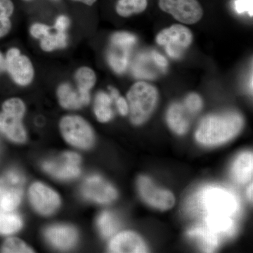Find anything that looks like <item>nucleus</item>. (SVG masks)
Wrapping results in <instances>:
<instances>
[{"mask_svg": "<svg viewBox=\"0 0 253 253\" xmlns=\"http://www.w3.org/2000/svg\"><path fill=\"white\" fill-rule=\"evenodd\" d=\"M186 211L194 217H229L239 215L241 204L239 197L231 190L217 185L200 189L188 200Z\"/></svg>", "mask_w": 253, "mask_h": 253, "instance_id": "obj_1", "label": "nucleus"}, {"mask_svg": "<svg viewBox=\"0 0 253 253\" xmlns=\"http://www.w3.org/2000/svg\"><path fill=\"white\" fill-rule=\"evenodd\" d=\"M244 126V118L236 112L204 118L196 132V140L205 146H217L231 140Z\"/></svg>", "mask_w": 253, "mask_h": 253, "instance_id": "obj_2", "label": "nucleus"}, {"mask_svg": "<svg viewBox=\"0 0 253 253\" xmlns=\"http://www.w3.org/2000/svg\"><path fill=\"white\" fill-rule=\"evenodd\" d=\"M126 99L131 122L140 126L154 112L158 100V90L146 82H137L131 86Z\"/></svg>", "mask_w": 253, "mask_h": 253, "instance_id": "obj_3", "label": "nucleus"}, {"mask_svg": "<svg viewBox=\"0 0 253 253\" xmlns=\"http://www.w3.org/2000/svg\"><path fill=\"white\" fill-rule=\"evenodd\" d=\"M1 108L0 131L14 142H24L27 136L22 123L26 112L24 102L19 98H11L3 103Z\"/></svg>", "mask_w": 253, "mask_h": 253, "instance_id": "obj_4", "label": "nucleus"}, {"mask_svg": "<svg viewBox=\"0 0 253 253\" xmlns=\"http://www.w3.org/2000/svg\"><path fill=\"white\" fill-rule=\"evenodd\" d=\"M59 126L61 134L68 144L84 149H89L94 144V134L92 128L81 116H64Z\"/></svg>", "mask_w": 253, "mask_h": 253, "instance_id": "obj_5", "label": "nucleus"}, {"mask_svg": "<svg viewBox=\"0 0 253 253\" xmlns=\"http://www.w3.org/2000/svg\"><path fill=\"white\" fill-rule=\"evenodd\" d=\"M156 40L158 44L166 47V52L170 57L178 59L183 51L192 44L194 36L186 26L174 24L160 32Z\"/></svg>", "mask_w": 253, "mask_h": 253, "instance_id": "obj_6", "label": "nucleus"}, {"mask_svg": "<svg viewBox=\"0 0 253 253\" xmlns=\"http://www.w3.org/2000/svg\"><path fill=\"white\" fill-rule=\"evenodd\" d=\"M6 72L11 81L20 86L31 84L35 78V68L31 60L17 47H11L5 54Z\"/></svg>", "mask_w": 253, "mask_h": 253, "instance_id": "obj_7", "label": "nucleus"}, {"mask_svg": "<svg viewBox=\"0 0 253 253\" xmlns=\"http://www.w3.org/2000/svg\"><path fill=\"white\" fill-rule=\"evenodd\" d=\"M24 176L17 170L8 171L0 177V211L12 212L22 199Z\"/></svg>", "mask_w": 253, "mask_h": 253, "instance_id": "obj_8", "label": "nucleus"}, {"mask_svg": "<svg viewBox=\"0 0 253 253\" xmlns=\"http://www.w3.org/2000/svg\"><path fill=\"white\" fill-rule=\"evenodd\" d=\"M158 5L164 12L184 24H195L204 16V9L198 0H158Z\"/></svg>", "mask_w": 253, "mask_h": 253, "instance_id": "obj_9", "label": "nucleus"}, {"mask_svg": "<svg viewBox=\"0 0 253 253\" xmlns=\"http://www.w3.org/2000/svg\"><path fill=\"white\" fill-rule=\"evenodd\" d=\"M137 186L141 198L149 206L162 211L170 209L174 206L175 199L172 193L157 187L147 176H140Z\"/></svg>", "mask_w": 253, "mask_h": 253, "instance_id": "obj_10", "label": "nucleus"}, {"mask_svg": "<svg viewBox=\"0 0 253 253\" xmlns=\"http://www.w3.org/2000/svg\"><path fill=\"white\" fill-rule=\"evenodd\" d=\"M81 158L73 152H66L60 157L43 163L42 168L51 176L61 179L77 177L81 173Z\"/></svg>", "mask_w": 253, "mask_h": 253, "instance_id": "obj_11", "label": "nucleus"}, {"mask_svg": "<svg viewBox=\"0 0 253 253\" xmlns=\"http://www.w3.org/2000/svg\"><path fill=\"white\" fill-rule=\"evenodd\" d=\"M29 198L35 209L43 215L52 214L60 205L57 193L40 182L35 183L31 186Z\"/></svg>", "mask_w": 253, "mask_h": 253, "instance_id": "obj_12", "label": "nucleus"}, {"mask_svg": "<svg viewBox=\"0 0 253 253\" xmlns=\"http://www.w3.org/2000/svg\"><path fill=\"white\" fill-rule=\"evenodd\" d=\"M82 194L86 199L99 204H109L117 198L115 188L101 176H89L82 186Z\"/></svg>", "mask_w": 253, "mask_h": 253, "instance_id": "obj_13", "label": "nucleus"}, {"mask_svg": "<svg viewBox=\"0 0 253 253\" xmlns=\"http://www.w3.org/2000/svg\"><path fill=\"white\" fill-rule=\"evenodd\" d=\"M59 104L63 109L78 110L90 102V92H84L74 88L69 83H63L57 88Z\"/></svg>", "mask_w": 253, "mask_h": 253, "instance_id": "obj_14", "label": "nucleus"}, {"mask_svg": "<svg viewBox=\"0 0 253 253\" xmlns=\"http://www.w3.org/2000/svg\"><path fill=\"white\" fill-rule=\"evenodd\" d=\"M109 252L141 253L148 252L142 239L132 231H123L116 234L109 243Z\"/></svg>", "mask_w": 253, "mask_h": 253, "instance_id": "obj_15", "label": "nucleus"}, {"mask_svg": "<svg viewBox=\"0 0 253 253\" xmlns=\"http://www.w3.org/2000/svg\"><path fill=\"white\" fill-rule=\"evenodd\" d=\"M45 236L50 244L61 250L71 249L78 239L76 229L68 225L51 226L46 231Z\"/></svg>", "mask_w": 253, "mask_h": 253, "instance_id": "obj_16", "label": "nucleus"}, {"mask_svg": "<svg viewBox=\"0 0 253 253\" xmlns=\"http://www.w3.org/2000/svg\"><path fill=\"white\" fill-rule=\"evenodd\" d=\"M187 235L191 239L197 241L201 249L206 253L214 252L221 241L220 238L217 234L202 223L191 228L188 231Z\"/></svg>", "mask_w": 253, "mask_h": 253, "instance_id": "obj_17", "label": "nucleus"}, {"mask_svg": "<svg viewBox=\"0 0 253 253\" xmlns=\"http://www.w3.org/2000/svg\"><path fill=\"white\" fill-rule=\"evenodd\" d=\"M189 115L184 104L176 103L171 105L167 113L168 126L179 135L185 134L189 128Z\"/></svg>", "mask_w": 253, "mask_h": 253, "instance_id": "obj_18", "label": "nucleus"}, {"mask_svg": "<svg viewBox=\"0 0 253 253\" xmlns=\"http://www.w3.org/2000/svg\"><path fill=\"white\" fill-rule=\"evenodd\" d=\"M253 173V155L252 152L240 154L233 164L231 174L238 184H244L252 179Z\"/></svg>", "mask_w": 253, "mask_h": 253, "instance_id": "obj_19", "label": "nucleus"}, {"mask_svg": "<svg viewBox=\"0 0 253 253\" xmlns=\"http://www.w3.org/2000/svg\"><path fill=\"white\" fill-rule=\"evenodd\" d=\"M131 47L111 44L107 52V59L110 66L118 74L126 71L129 62V51Z\"/></svg>", "mask_w": 253, "mask_h": 253, "instance_id": "obj_20", "label": "nucleus"}, {"mask_svg": "<svg viewBox=\"0 0 253 253\" xmlns=\"http://www.w3.org/2000/svg\"><path fill=\"white\" fill-rule=\"evenodd\" d=\"M113 99L111 95L99 91L96 95L94 111L98 121L101 123H107L113 118V112L111 109Z\"/></svg>", "mask_w": 253, "mask_h": 253, "instance_id": "obj_21", "label": "nucleus"}, {"mask_svg": "<svg viewBox=\"0 0 253 253\" xmlns=\"http://www.w3.org/2000/svg\"><path fill=\"white\" fill-rule=\"evenodd\" d=\"M148 6V0H118L116 11L119 16L126 18L144 12Z\"/></svg>", "mask_w": 253, "mask_h": 253, "instance_id": "obj_22", "label": "nucleus"}, {"mask_svg": "<svg viewBox=\"0 0 253 253\" xmlns=\"http://www.w3.org/2000/svg\"><path fill=\"white\" fill-rule=\"evenodd\" d=\"M76 87L84 92H90L96 83V76L94 70L87 66L78 68L74 75Z\"/></svg>", "mask_w": 253, "mask_h": 253, "instance_id": "obj_23", "label": "nucleus"}, {"mask_svg": "<svg viewBox=\"0 0 253 253\" xmlns=\"http://www.w3.org/2000/svg\"><path fill=\"white\" fill-rule=\"evenodd\" d=\"M40 46L42 51L51 52L56 49L66 48L68 44V37L66 33H50L40 40Z\"/></svg>", "mask_w": 253, "mask_h": 253, "instance_id": "obj_24", "label": "nucleus"}, {"mask_svg": "<svg viewBox=\"0 0 253 253\" xmlns=\"http://www.w3.org/2000/svg\"><path fill=\"white\" fill-rule=\"evenodd\" d=\"M22 219L18 214L0 211V234L10 235L22 227Z\"/></svg>", "mask_w": 253, "mask_h": 253, "instance_id": "obj_25", "label": "nucleus"}, {"mask_svg": "<svg viewBox=\"0 0 253 253\" xmlns=\"http://www.w3.org/2000/svg\"><path fill=\"white\" fill-rule=\"evenodd\" d=\"M97 225L101 235L104 238H109L117 232L120 222L113 213L105 211L98 218Z\"/></svg>", "mask_w": 253, "mask_h": 253, "instance_id": "obj_26", "label": "nucleus"}, {"mask_svg": "<svg viewBox=\"0 0 253 253\" xmlns=\"http://www.w3.org/2000/svg\"><path fill=\"white\" fill-rule=\"evenodd\" d=\"M2 253H33L34 251L28 247L21 239L17 238H10L3 244L1 248Z\"/></svg>", "mask_w": 253, "mask_h": 253, "instance_id": "obj_27", "label": "nucleus"}, {"mask_svg": "<svg viewBox=\"0 0 253 253\" xmlns=\"http://www.w3.org/2000/svg\"><path fill=\"white\" fill-rule=\"evenodd\" d=\"M136 42V37L126 32H117L111 38V44H119L131 48L135 44Z\"/></svg>", "mask_w": 253, "mask_h": 253, "instance_id": "obj_28", "label": "nucleus"}, {"mask_svg": "<svg viewBox=\"0 0 253 253\" xmlns=\"http://www.w3.org/2000/svg\"><path fill=\"white\" fill-rule=\"evenodd\" d=\"M184 106L190 115H195L202 109L203 101L201 96L196 93H191L186 96Z\"/></svg>", "mask_w": 253, "mask_h": 253, "instance_id": "obj_29", "label": "nucleus"}, {"mask_svg": "<svg viewBox=\"0 0 253 253\" xmlns=\"http://www.w3.org/2000/svg\"><path fill=\"white\" fill-rule=\"evenodd\" d=\"M30 34L35 39L41 40L51 32V28L44 23H35L30 27Z\"/></svg>", "mask_w": 253, "mask_h": 253, "instance_id": "obj_30", "label": "nucleus"}, {"mask_svg": "<svg viewBox=\"0 0 253 253\" xmlns=\"http://www.w3.org/2000/svg\"><path fill=\"white\" fill-rule=\"evenodd\" d=\"M235 9L239 14L247 12L253 17V0H236Z\"/></svg>", "mask_w": 253, "mask_h": 253, "instance_id": "obj_31", "label": "nucleus"}, {"mask_svg": "<svg viewBox=\"0 0 253 253\" xmlns=\"http://www.w3.org/2000/svg\"><path fill=\"white\" fill-rule=\"evenodd\" d=\"M14 11V4L11 0H0V18H10Z\"/></svg>", "mask_w": 253, "mask_h": 253, "instance_id": "obj_32", "label": "nucleus"}, {"mask_svg": "<svg viewBox=\"0 0 253 253\" xmlns=\"http://www.w3.org/2000/svg\"><path fill=\"white\" fill-rule=\"evenodd\" d=\"M71 25L70 18L66 15H59L55 21L54 28L56 31L66 33Z\"/></svg>", "mask_w": 253, "mask_h": 253, "instance_id": "obj_33", "label": "nucleus"}, {"mask_svg": "<svg viewBox=\"0 0 253 253\" xmlns=\"http://www.w3.org/2000/svg\"><path fill=\"white\" fill-rule=\"evenodd\" d=\"M11 28H12V23L10 18H0V39L7 36L11 31Z\"/></svg>", "mask_w": 253, "mask_h": 253, "instance_id": "obj_34", "label": "nucleus"}, {"mask_svg": "<svg viewBox=\"0 0 253 253\" xmlns=\"http://www.w3.org/2000/svg\"><path fill=\"white\" fill-rule=\"evenodd\" d=\"M118 111L120 114L125 116L129 113V106H128L127 101L123 96H119L115 99Z\"/></svg>", "mask_w": 253, "mask_h": 253, "instance_id": "obj_35", "label": "nucleus"}, {"mask_svg": "<svg viewBox=\"0 0 253 253\" xmlns=\"http://www.w3.org/2000/svg\"><path fill=\"white\" fill-rule=\"evenodd\" d=\"M154 61L160 67L166 68L168 66V61L162 55L155 53Z\"/></svg>", "mask_w": 253, "mask_h": 253, "instance_id": "obj_36", "label": "nucleus"}, {"mask_svg": "<svg viewBox=\"0 0 253 253\" xmlns=\"http://www.w3.org/2000/svg\"><path fill=\"white\" fill-rule=\"evenodd\" d=\"M6 72V61H5V55L0 51V75Z\"/></svg>", "mask_w": 253, "mask_h": 253, "instance_id": "obj_37", "label": "nucleus"}, {"mask_svg": "<svg viewBox=\"0 0 253 253\" xmlns=\"http://www.w3.org/2000/svg\"><path fill=\"white\" fill-rule=\"evenodd\" d=\"M72 1L83 3V4L87 5V6H92L97 0H72Z\"/></svg>", "mask_w": 253, "mask_h": 253, "instance_id": "obj_38", "label": "nucleus"}, {"mask_svg": "<svg viewBox=\"0 0 253 253\" xmlns=\"http://www.w3.org/2000/svg\"><path fill=\"white\" fill-rule=\"evenodd\" d=\"M253 183H251L247 189V196L250 201H251L253 200Z\"/></svg>", "mask_w": 253, "mask_h": 253, "instance_id": "obj_39", "label": "nucleus"}, {"mask_svg": "<svg viewBox=\"0 0 253 253\" xmlns=\"http://www.w3.org/2000/svg\"><path fill=\"white\" fill-rule=\"evenodd\" d=\"M25 1H30V0H25Z\"/></svg>", "mask_w": 253, "mask_h": 253, "instance_id": "obj_40", "label": "nucleus"}]
</instances>
